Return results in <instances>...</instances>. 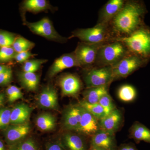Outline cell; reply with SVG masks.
Listing matches in <instances>:
<instances>
[{"mask_svg": "<svg viewBox=\"0 0 150 150\" xmlns=\"http://www.w3.org/2000/svg\"><path fill=\"white\" fill-rule=\"evenodd\" d=\"M0 150H5L4 145L1 140H0Z\"/></svg>", "mask_w": 150, "mask_h": 150, "instance_id": "43", "label": "cell"}, {"mask_svg": "<svg viewBox=\"0 0 150 150\" xmlns=\"http://www.w3.org/2000/svg\"><path fill=\"white\" fill-rule=\"evenodd\" d=\"M116 150H138L133 144H123L117 148Z\"/></svg>", "mask_w": 150, "mask_h": 150, "instance_id": "38", "label": "cell"}, {"mask_svg": "<svg viewBox=\"0 0 150 150\" xmlns=\"http://www.w3.org/2000/svg\"><path fill=\"white\" fill-rule=\"evenodd\" d=\"M90 150H106L103 148L95 146H90Z\"/></svg>", "mask_w": 150, "mask_h": 150, "instance_id": "40", "label": "cell"}, {"mask_svg": "<svg viewBox=\"0 0 150 150\" xmlns=\"http://www.w3.org/2000/svg\"><path fill=\"white\" fill-rule=\"evenodd\" d=\"M100 129L99 121L82 108L80 122L76 131L92 137Z\"/></svg>", "mask_w": 150, "mask_h": 150, "instance_id": "10", "label": "cell"}, {"mask_svg": "<svg viewBox=\"0 0 150 150\" xmlns=\"http://www.w3.org/2000/svg\"><path fill=\"white\" fill-rule=\"evenodd\" d=\"M126 1L109 0L100 10L97 23L109 25L123 7Z\"/></svg>", "mask_w": 150, "mask_h": 150, "instance_id": "9", "label": "cell"}, {"mask_svg": "<svg viewBox=\"0 0 150 150\" xmlns=\"http://www.w3.org/2000/svg\"><path fill=\"white\" fill-rule=\"evenodd\" d=\"M129 53L147 60L150 57V29L142 26L126 37L116 38Z\"/></svg>", "mask_w": 150, "mask_h": 150, "instance_id": "2", "label": "cell"}, {"mask_svg": "<svg viewBox=\"0 0 150 150\" xmlns=\"http://www.w3.org/2000/svg\"><path fill=\"white\" fill-rule=\"evenodd\" d=\"M76 37L86 43L97 44L107 43L115 39L108 24L97 23L90 28L77 30L73 33L71 38Z\"/></svg>", "mask_w": 150, "mask_h": 150, "instance_id": "4", "label": "cell"}, {"mask_svg": "<svg viewBox=\"0 0 150 150\" xmlns=\"http://www.w3.org/2000/svg\"><path fill=\"white\" fill-rule=\"evenodd\" d=\"M145 12L144 7L139 2L126 1L109 24L115 38L126 37L143 26Z\"/></svg>", "mask_w": 150, "mask_h": 150, "instance_id": "1", "label": "cell"}, {"mask_svg": "<svg viewBox=\"0 0 150 150\" xmlns=\"http://www.w3.org/2000/svg\"><path fill=\"white\" fill-rule=\"evenodd\" d=\"M30 30L35 34L51 40H62L61 37L56 32L50 20L45 18L39 21L34 23L26 22Z\"/></svg>", "mask_w": 150, "mask_h": 150, "instance_id": "8", "label": "cell"}, {"mask_svg": "<svg viewBox=\"0 0 150 150\" xmlns=\"http://www.w3.org/2000/svg\"><path fill=\"white\" fill-rule=\"evenodd\" d=\"M0 47H1V46H0Z\"/></svg>", "mask_w": 150, "mask_h": 150, "instance_id": "44", "label": "cell"}, {"mask_svg": "<svg viewBox=\"0 0 150 150\" xmlns=\"http://www.w3.org/2000/svg\"><path fill=\"white\" fill-rule=\"evenodd\" d=\"M48 2L45 0H27L23 4L24 8L30 11L38 12L49 8Z\"/></svg>", "mask_w": 150, "mask_h": 150, "instance_id": "26", "label": "cell"}, {"mask_svg": "<svg viewBox=\"0 0 150 150\" xmlns=\"http://www.w3.org/2000/svg\"><path fill=\"white\" fill-rule=\"evenodd\" d=\"M36 124L37 127L42 131H51L56 126V118L50 113H42L38 116Z\"/></svg>", "mask_w": 150, "mask_h": 150, "instance_id": "23", "label": "cell"}, {"mask_svg": "<svg viewBox=\"0 0 150 150\" xmlns=\"http://www.w3.org/2000/svg\"><path fill=\"white\" fill-rule=\"evenodd\" d=\"M62 94L74 96L77 94L81 88V83L79 78L74 75H65L60 81Z\"/></svg>", "mask_w": 150, "mask_h": 150, "instance_id": "16", "label": "cell"}, {"mask_svg": "<svg viewBox=\"0 0 150 150\" xmlns=\"http://www.w3.org/2000/svg\"><path fill=\"white\" fill-rule=\"evenodd\" d=\"M122 120L121 112L115 108L99 120L100 129L114 134L119 129Z\"/></svg>", "mask_w": 150, "mask_h": 150, "instance_id": "15", "label": "cell"}, {"mask_svg": "<svg viewBox=\"0 0 150 150\" xmlns=\"http://www.w3.org/2000/svg\"><path fill=\"white\" fill-rule=\"evenodd\" d=\"M46 62V60L36 59L28 61L23 67V69L25 72L35 73L39 69L40 66Z\"/></svg>", "mask_w": 150, "mask_h": 150, "instance_id": "29", "label": "cell"}, {"mask_svg": "<svg viewBox=\"0 0 150 150\" xmlns=\"http://www.w3.org/2000/svg\"><path fill=\"white\" fill-rule=\"evenodd\" d=\"M87 88L109 86L114 81L112 67H93L86 71L84 77Z\"/></svg>", "mask_w": 150, "mask_h": 150, "instance_id": "5", "label": "cell"}, {"mask_svg": "<svg viewBox=\"0 0 150 150\" xmlns=\"http://www.w3.org/2000/svg\"><path fill=\"white\" fill-rule=\"evenodd\" d=\"M46 150H67L62 142H54L48 143L46 145Z\"/></svg>", "mask_w": 150, "mask_h": 150, "instance_id": "36", "label": "cell"}, {"mask_svg": "<svg viewBox=\"0 0 150 150\" xmlns=\"http://www.w3.org/2000/svg\"><path fill=\"white\" fill-rule=\"evenodd\" d=\"M18 77L21 83L28 90L33 91L37 89L39 78L35 73L21 72L19 74Z\"/></svg>", "mask_w": 150, "mask_h": 150, "instance_id": "22", "label": "cell"}, {"mask_svg": "<svg viewBox=\"0 0 150 150\" xmlns=\"http://www.w3.org/2000/svg\"><path fill=\"white\" fill-rule=\"evenodd\" d=\"M34 43L23 37H19L15 40L13 48L17 53L29 51L33 48Z\"/></svg>", "mask_w": 150, "mask_h": 150, "instance_id": "27", "label": "cell"}, {"mask_svg": "<svg viewBox=\"0 0 150 150\" xmlns=\"http://www.w3.org/2000/svg\"><path fill=\"white\" fill-rule=\"evenodd\" d=\"M105 43H79L74 53L80 67H88L89 69L94 67L98 50Z\"/></svg>", "mask_w": 150, "mask_h": 150, "instance_id": "7", "label": "cell"}, {"mask_svg": "<svg viewBox=\"0 0 150 150\" xmlns=\"http://www.w3.org/2000/svg\"><path fill=\"white\" fill-rule=\"evenodd\" d=\"M32 110V108L24 103L17 105L11 109L10 123L18 125L26 123Z\"/></svg>", "mask_w": 150, "mask_h": 150, "instance_id": "18", "label": "cell"}, {"mask_svg": "<svg viewBox=\"0 0 150 150\" xmlns=\"http://www.w3.org/2000/svg\"><path fill=\"white\" fill-rule=\"evenodd\" d=\"M30 126L28 123L8 126L5 133L6 140L11 146L24 140V138L29 133Z\"/></svg>", "mask_w": 150, "mask_h": 150, "instance_id": "13", "label": "cell"}, {"mask_svg": "<svg viewBox=\"0 0 150 150\" xmlns=\"http://www.w3.org/2000/svg\"><path fill=\"white\" fill-rule=\"evenodd\" d=\"M74 67H80L74 52L64 54L55 60L50 68L48 75L52 77L66 69Z\"/></svg>", "mask_w": 150, "mask_h": 150, "instance_id": "12", "label": "cell"}, {"mask_svg": "<svg viewBox=\"0 0 150 150\" xmlns=\"http://www.w3.org/2000/svg\"><path fill=\"white\" fill-rule=\"evenodd\" d=\"M16 52L11 47H3L0 48V62H7L14 59Z\"/></svg>", "mask_w": 150, "mask_h": 150, "instance_id": "32", "label": "cell"}, {"mask_svg": "<svg viewBox=\"0 0 150 150\" xmlns=\"http://www.w3.org/2000/svg\"><path fill=\"white\" fill-rule=\"evenodd\" d=\"M32 56L33 54L29 52V51H25L16 53L14 57V59L18 63H23L27 62L28 59Z\"/></svg>", "mask_w": 150, "mask_h": 150, "instance_id": "35", "label": "cell"}, {"mask_svg": "<svg viewBox=\"0 0 150 150\" xmlns=\"http://www.w3.org/2000/svg\"><path fill=\"white\" fill-rule=\"evenodd\" d=\"M4 95L3 93H0V106L2 105L4 100Z\"/></svg>", "mask_w": 150, "mask_h": 150, "instance_id": "41", "label": "cell"}, {"mask_svg": "<svg viewBox=\"0 0 150 150\" xmlns=\"http://www.w3.org/2000/svg\"><path fill=\"white\" fill-rule=\"evenodd\" d=\"M108 88L109 86L88 88L84 91V100L89 103H98L103 96L108 93Z\"/></svg>", "mask_w": 150, "mask_h": 150, "instance_id": "21", "label": "cell"}, {"mask_svg": "<svg viewBox=\"0 0 150 150\" xmlns=\"http://www.w3.org/2000/svg\"><path fill=\"white\" fill-rule=\"evenodd\" d=\"M11 109L8 108H0V130L6 129L11 123Z\"/></svg>", "mask_w": 150, "mask_h": 150, "instance_id": "30", "label": "cell"}, {"mask_svg": "<svg viewBox=\"0 0 150 150\" xmlns=\"http://www.w3.org/2000/svg\"><path fill=\"white\" fill-rule=\"evenodd\" d=\"M82 108L79 104L71 105L64 113L63 125L67 130L75 131L77 129L82 115Z\"/></svg>", "mask_w": 150, "mask_h": 150, "instance_id": "14", "label": "cell"}, {"mask_svg": "<svg viewBox=\"0 0 150 150\" xmlns=\"http://www.w3.org/2000/svg\"><path fill=\"white\" fill-rule=\"evenodd\" d=\"M8 67L4 65H0V74H1L4 71H5Z\"/></svg>", "mask_w": 150, "mask_h": 150, "instance_id": "42", "label": "cell"}, {"mask_svg": "<svg viewBox=\"0 0 150 150\" xmlns=\"http://www.w3.org/2000/svg\"><path fill=\"white\" fill-rule=\"evenodd\" d=\"M38 102L40 107L43 108L57 109L58 95L56 90L51 86L44 88L38 97Z\"/></svg>", "mask_w": 150, "mask_h": 150, "instance_id": "17", "label": "cell"}, {"mask_svg": "<svg viewBox=\"0 0 150 150\" xmlns=\"http://www.w3.org/2000/svg\"><path fill=\"white\" fill-rule=\"evenodd\" d=\"M146 60L131 53L112 67L114 80L126 78L144 65Z\"/></svg>", "mask_w": 150, "mask_h": 150, "instance_id": "6", "label": "cell"}, {"mask_svg": "<svg viewBox=\"0 0 150 150\" xmlns=\"http://www.w3.org/2000/svg\"><path fill=\"white\" fill-rule=\"evenodd\" d=\"M14 36L8 32H0V46L1 47H11L15 40Z\"/></svg>", "mask_w": 150, "mask_h": 150, "instance_id": "33", "label": "cell"}, {"mask_svg": "<svg viewBox=\"0 0 150 150\" xmlns=\"http://www.w3.org/2000/svg\"><path fill=\"white\" fill-rule=\"evenodd\" d=\"M62 143L67 150H88L85 141L76 134H65Z\"/></svg>", "mask_w": 150, "mask_h": 150, "instance_id": "19", "label": "cell"}, {"mask_svg": "<svg viewBox=\"0 0 150 150\" xmlns=\"http://www.w3.org/2000/svg\"><path fill=\"white\" fill-rule=\"evenodd\" d=\"M12 76V71L8 67L1 74H0V85L7 84L10 82Z\"/></svg>", "mask_w": 150, "mask_h": 150, "instance_id": "34", "label": "cell"}, {"mask_svg": "<svg viewBox=\"0 0 150 150\" xmlns=\"http://www.w3.org/2000/svg\"><path fill=\"white\" fill-rule=\"evenodd\" d=\"M98 103L104 109L105 115L109 114L116 108L113 103L112 98L108 93L103 96L100 100Z\"/></svg>", "mask_w": 150, "mask_h": 150, "instance_id": "31", "label": "cell"}, {"mask_svg": "<svg viewBox=\"0 0 150 150\" xmlns=\"http://www.w3.org/2000/svg\"><path fill=\"white\" fill-rule=\"evenodd\" d=\"M10 86L11 88L13 91L16 100L22 98L23 97V95L20 89L15 86Z\"/></svg>", "mask_w": 150, "mask_h": 150, "instance_id": "37", "label": "cell"}, {"mask_svg": "<svg viewBox=\"0 0 150 150\" xmlns=\"http://www.w3.org/2000/svg\"><path fill=\"white\" fill-rule=\"evenodd\" d=\"M130 136L137 143L144 141L150 144V130L142 123L137 122L130 129Z\"/></svg>", "mask_w": 150, "mask_h": 150, "instance_id": "20", "label": "cell"}, {"mask_svg": "<svg viewBox=\"0 0 150 150\" xmlns=\"http://www.w3.org/2000/svg\"><path fill=\"white\" fill-rule=\"evenodd\" d=\"M136 89L130 85H124L118 89V96L119 99L126 102L133 101L137 97Z\"/></svg>", "mask_w": 150, "mask_h": 150, "instance_id": "24", "label": "cell"}, {"mask_svg": "<svg viewBox=\"0 0 150 150\" xmlns=\"http://www.w3.org/2000/svg\"><path fill=\"white\" fill-rule=\"evenodd\" d=\"M10 150H40L37 143L31 139L23 140L11 146Z\"/></svg>", "mask_w": 150, "mask_h": 150, "instance_id": "28", "label": "cell"}, {"mask_svg": "<svg viewBox=\"0 0 150 150\" xmlns=\"http://www.w3.org/2000/svg\"><path fill=\"white\" fill-rule=\"evenodd\" d=\"M6 93L7 95L8 101L10 103H13L16 100L13 91L10 86H9L6 90Z\"/></svg>", "mask_w": 150, "mask_h": 150, "instance_id": "39", "label": "cell"}, {"mask_svg": "<svg viewBox=\"0 0 150 150\" xmlns=\"http://www.w3.org/2000/svg\"><path fill=\"white\" fill-rule=\"evenodd\" d=\"M90 146L106 150H116L118 148L114 134L102 129H100L92 137Z\"/></svg>", "mask_w": 150, "mask_h": 150, "instance_id": "11", "label": "cell"}, {"mask_svg": "<svg viewBox=\"0 0 150 150\" xmlns=\"http://www.w3.org/2000/svg\"><path fill=\"white\" fill-rule=\"evenodd\" d=\"M79 105L98 121L105 115L104 109L99 103H90L83 100L80 102Z\"/></svg>", "mask_w": 150, "mask_h": 150, "instance_id": "25", "label": "cell"}, {"mask_svg": "<svg viewBox=\"0 0 150 150\" xmlns=\"http://www.w3.org/2000/svg\"><path fill=\"white\" fill-rule=\"evenodd\" d=\"M129 53L122 42L115 39L99 48L94 67H112Z\"/></svg>", "mask_w": 150, "mask_h": 150, "instance_id": "3", "label": "cell"}]
</instances>
